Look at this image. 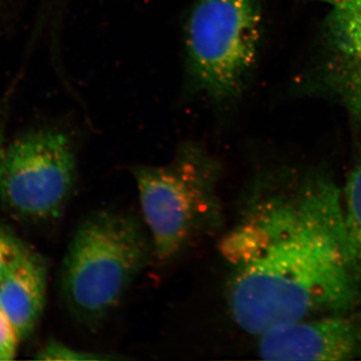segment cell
I'll list each match as a JSON object with an SVG mask.
<instances>
[{"label":"cell","mask_w":361,"mask_h":361,"mask_svg":"<svg viewBox=\"0 0 361 361\" xmlns=\"http://www.w3.org/2000/svg\"><path fill=\"white\" fill-rule=\"evenodd\" d=\"M220 251L232 268L230 312L251 336L361 310L342 189L322 171H293L261 184Z\"/></svg>","instance_id":"6da1fadb"},{"label":"cell","mask_w":361,"mask_h":361,"mask_svg":"<svg viewBox=\"0 0 361 361\" xmlns=\"http://www.w3.org/2000/svg\"><path fill=\"white\" fill-rule=\"evenodd\" d=\"M149 234L127 213L101 211L73 234L61 272L68 310L90 329L103 324L148 263Z\"/></svg>","instance_id":"7a4b0ae2"},{"label":"cell","mask_w":361,"mask_h":361,"mask_svg":"<svg viewBox=\"0 0 361 361\" xmlns=\"http://www.w3.org/2000/svg\"><path fill=\"white\" fill-rule=\"evenodd\" d=\"M184 25L188 89L216 110H230L257 63L260 0H194Z\"/></svg>","instance_id":"3957f363"},{"label":"cell","mask_w":361,"mask_h":361,"mask_svg":"<svg viewBox=\"0 0 361 361\" xmlns=\"http://www.w3.org/2000/svg\"><path fill=\"white\" fill-rule=\"evenodd\" d=\"M154 254L168 260L219 227L220 161L201 145L185 142L165 165L133 169Z\"/></svg>","instance_id":"277c9868"},{"label":"cell","mask_w":361,"mask_h":361,"mask_svg":"<svg viewBox=\"0 0 361 361\" xmlns=\"http://www.w3.org/2000/svg\"><path fill=\"white\" fill-rule=\"evenodd\" d=\"M77 161L70 137L58 130L25 133L0 164V199L23 219L56 217L75 185Z\"/></svg>","instance_id":"5b68a950"},{"label":"cell","mask_w":361,"mask_h":361,"mask_svg":"<svg viewBox=\"0 0 361 361\" xmlns=\"http://www.w3.org/2000/svg\"><path fill=\"white\" fill-rule=\"evenodd\" d=\"M265 360L348 361L361 358V310L311 316L258 336Z\"/></svg>","instance_id":"8992f818"},{"label":"cell","mask_w":361,"mask_h":361,"mask_svg":"<svg viewBox=\"0 0 361 361\" xmlns=\"http://www.w3.org/2000/svg\"><path fill=\"white\" fill-rule=\"evenodd\" d=\"M323 32L322 82L361 130V0L331 9Z\"/></svg>","instance_id":"52a82bcc"},{"label":"cell","mask_w":361,"mask_h":361,"mask_svg":"<svg viewBox=\"0 0 361 361\" xmlns=\"http://www.w3.org/2000/svg\"><path fill=\"white\" fill-rule=\"evenodd\" d=\"M45 297L47 267L37 254L25 248L0 278V308L20 341L27 338L37 327Z\"/></svg>","instance_id":"ba28073f"},{"label":"cell","mask_w":361,"mask_h":361,"mask_svg":"<svg viewBox=\"0 0 361 361\" xmlns=\"http://www.w3.org/2000/svg\"><path fill=\"white\" fill-rule=\"evenodd\" d=\"M342 195L349 247L361 279V161L349 174Z\"/></svg>","instance_id":"9c48e42d"},{"label":"cell","mask_w":361,"mask_h":361,"mask_svg":"<svg viewBox=\"0 0 361 361\" xmlns=\"http://www.w3.org/2000/svg\"><path fill=\"white\" fill-rule=\"evenodd\" d=\"M25 248L13 233L0 225V278L4 276Z\"/></svg>","instance_id":"30bf717a"},{"label":"cell","mask_w":361,"mask_h":361,"mask_svg":"<svg viewBox=\"0 0 361 361\" xmlns=\"http://www.w3.org/2000/svg\"><path fill=\"white\" fill-rule=\"evenodd\" d=\"M37 358L42 360H104L96 355L68 348L56 341H51L40 349ZM108 360V358H106Z\"/></svg>","instance_id":"8fae6325"},{"label":"cell","mask_w":361,"mask_h":361,"mask_svg":"<svg viewBox=\"0 0 361 361\" xmlns=\"http://www.w3.org/2000/svg\"><path fill=\"white\" fill-rule=\"evenodd\" d=\"M18 341L13 324L0 308V360H13Z\"/></svg>","instance_id":"7c38bea8"},{"label":"cell","mask_w":361,"mask_h":361,"mask_svg":"<svg viewBox=\"0 0 361 361\" xmlns=\"http://www.w3.org/2000/svg\"><path fill=\"white\" fill-rule=\"evenodd\" d=\"M319 1L329 4L334 9L350 6V4H355L357 0H319Z\"/></svg>","instance_id":"4fadbf2b"},{"label":"cell","mask_w":361,"mask_h":361,"mask_svg":"<svg viewBox=\"0 0 361 361\" xmlns=\"http://www.w3.org/2000/svg\"><path fill=\"white\" fill-rule=\"evenodd\" d=\"M6 148L4 146V126H2V121L0 118V164L4 160V155H6Z\"/></svg>","instance_id":"5bb4252c"}]
</instances>
